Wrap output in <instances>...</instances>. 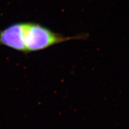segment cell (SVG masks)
Returning <instances> with one entry per match:
<instances>
[{"label": "cell", "instance_id": "cell-1", "mask_svg": "<svg viewBox=\"0 0 129 129\" xmlns=\"http://www.w3.org/2000/svg\"><path fill=\"white\" fill-rule=\"evenodd\" d=\"M86 34L65 37L35 23L27 22L25 34V53L44 50L56 44L74 40L86 39Z\"/></svg>", "mask_w": 129, "mask_h": 129}, {"label": "cell", "instance_id": "cell-2", "mask_svg": "<svg viewBox=\"0 0 129 129\" xmlns=\"http://www.w3.org/2000/svg\"><path fill=\"white\" fill-rule=\"evenodd\" d=\"M27 22H19L0 30V45L25 53V34Z\"/></svg>", "mask_w": 129, "mask_h": 129}]
</instances>
